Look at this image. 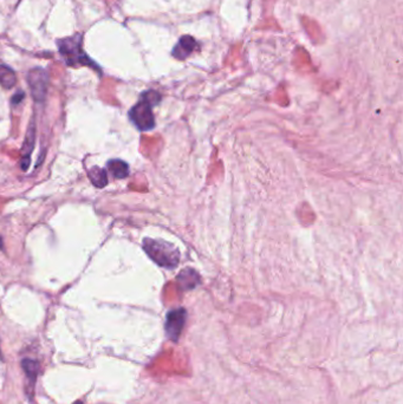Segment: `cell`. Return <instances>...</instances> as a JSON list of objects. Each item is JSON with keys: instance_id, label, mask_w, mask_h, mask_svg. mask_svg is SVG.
I'll use <instances>...</instances> for the list:
<instances>
[{"instance_id": "cell-1", "label": "cell", "mask_w": 403, "mask_h": 404, "mask_svg": "<svg viewBox=\"0 0 403 404\" xmlns=\"http://www.w3.org/2000/svg\"><path fill=\"white\" fill-rule=\"evenodd\" d=\"M161 97L156 91H145L142 94L141 100L130 109L129 117L136 128L141 132H148L155 126V118L153 114V106L160 102Z\"/></svg>"}, {"instance_id": "cell-2", "label": "cell", "mask_w": 403, "mask_h": 404, "mask_svg": "<svg viewBox=\"0 0 403 404\" xmlns=\"http://www.w3.org/2000/svg\"><path fill=\"white\" fill-rule=\"evenodd\" d=\"M143 249L149 258L161 267L175 268L180 263L179 249L167 241L145 237L143 240Z\"/></svg>"}, {"instance_id": "cell-3", "label": "cell", "mask_w": 403, "mask_h": 404, "mask_svg": "<svg viewBox=\"0 0 403 404\" xmlns=\"http://www.w3.org/2000/svg\"><path fill=\"white\" fill-rule=\"evenodd\" d=\"M81 43H82V39L80 35H75V37H71V38L62 39V41L58 42L59 51H61V53L66 58V63H69L70 65L93 64V62L90 61L88 56L83 53Z\"/></svg>"}, {"instance_id": "cell-4", "label": "cell", "mask_w": 403, "mask_h": 404, "mask_svg": "<svg viewBox=\"0 0 403 404\" xmlns=\"http://www.w3.org/2000/svg\"><path fill=\"white\" fill-rule=\"evenodd\" d=\"M27 83L34 101H44L47 94V84H49V75L46 71L41 67L32 69L27 75Z\"/></svg>"}, {"instance_id": "cell-5", "label": "cell", "mask_w": 403, "mask_h": 404, "mask_svg": "<svg viewBox=\"0 0 403 404\" xmlns=\"http://www.w3.org/2000/svg\"><path fill=\"white\" fill-rule=\"evenodd\" d=\"M186 311L184 308H176L167 315L166 318V332L169 336V338L173 340H177L179 336L182 331L186 320Z\"/></svg>"}, {"instance_id": "cell-6", "label": "cell", "mask_w": 403, "mask_h": 404, "mask_svg": "<svg viewBox=\"0 0 403 404\" xmlns=\"http://www.w3.org/2000/svg\"><path fill=\"white\" fill-rule=\"evenodd\" d=\"M34 140H35V128H34V122H31V124L29 125V129H27L25 141L23 143L22 148V160H21V167L26 172L30 167V156L31 153L33 152L34 148Z\"/></svg>"}, {"instance_id": "cell-7", "label": "cell", "mask_w": 403, "mask_h": 404, "mask_svg": "<svg viewBox=\"0 0 403 404\" xmlns=\"http://www.w3.org/2000/svg\"><path fill=\"white\" fill-rule=\"evenodd\" d=\"M195 44H196V42L194 41V39L189 37V35H186V37L181 38L179 43H177V45L175 46V49H174V51H173V54L179 59L188 57L189 54L194 51Z\"/></svg>"}, {"instance_id": "cell-8", "label": "cell", "mask_w": 403, "mask_h": 404, "mask_svg": "<svg viewBox=\"0 0 403 404\" xmlns=\"http://www.w3.org/2000/svg\"><path fill=\"white\" fill-rule=\"evenodd\" d=\"M108 170L112 173V175L116 179H124L129 175V166L127 162L122 160H110L106 164Z\"/></svg>"}, {"instance_id": "cell-9", "label": "cell", "mask_w": 403, "mask_h": 404, "mask_svg": "<svg viewBox=\"0 0 403 404\" xmlns=\"http://www.w3.org/2000/svg\"><path fill=\"white\" fill-rule=\"evenodd\" d=\"M22 366H23V370L25 371L27 379L30 381L31 388H33L35 379H37V376L39 374V369H41V368H39V363L37 360L26 358L22 360Z\"/></svg>"}, {"instance_id": "cell-10", "label": "cell", "mask_w": 403, "mask_h": 404, "mask_svg": "<svg viewBox=\"0 0 403 404\" xmlns=\"http://www.w3.org/2000/svg\"><path fill=\"white\" fill-rule=\"evenodd\" d=\"M88 176L95 187L103 188L108 185V176H106V172L103 168L93 167L88 172Z\"/></svg>"}, {"instance_id": "cell-11", "label": "cell", "mask_w": 403, "mask_h": 404, "mask_svg": "<svg viewBox=\"0 0 403 404\" xmlns=\"http://www.w3.org/2000/svg\"><path fill=\"white\" fill-rule=\"evenodd\" d=\"M15 82H17V77H15L14 71L6 65H0V84L3 88H13Z\"/></svg>"}, {"instance_id": "cell-12", "label": "cell", "mask_w": 403, "mask_h": 404, "mask_svg": "<svg viewBox=\"0 0 403 404\" xmlns=\"http://www.w3.org/2000/svg\"><path fill=\"white\" fill-rule=\"evenodd\" d=\"M24 96H25V95H24L23 91H19V93H17L13 97H12V103H13V104H18V103H21L23 101Z\"/></svg>"}, {"instance_id": "cell-13", "label": "cell", "mask_w": 403, "mask_h": 404, "mask_svg": "<svg viewBox=\"0 0 403 404\" xmlns=\"http://www.w3.org/2000/svg\"><path fill=\"white\" fill-rule=\"evenodd\" d=\"M0 249H3V240H2V237H0Z\"/></svg>"}, {"instance_id": "cell-14", "label": "cell", "mask_w": 403, "mask_h": 404, "mask_svg": "<svg viewBox=\"0 0 403 404\" xmlns=\"http://www.w3.org/2000/svg\"><path fill=\"white\" fill-rule=\"evenodd\" d=\"M74 404H83V403H82V402H80V401H78V402H76V403H74Z\"/></svg>"}]
</instances>
